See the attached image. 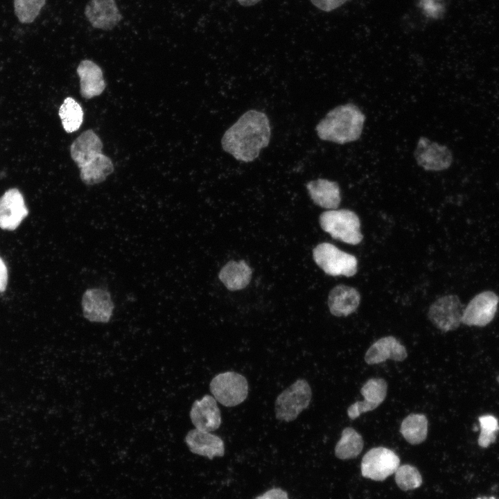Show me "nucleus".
<instances>
[{
	"label": "nucleus",
	"mask_w": 499,
	"mask_h": 499,
	"mask_svg": "<svg viewBox=\"0 0 499 499\" xmlns=\"http://www.w3.org/2000/svg\"><path fill=\"white\" fill-rule=\"evenodd\" d=\"M270 137L268 116L263 112L250 110L225 131L221 145L236 160L247 163L259 156L261 150L268 146Z\"/></svg>",
	"instance_id": "nucleus-1"
},
{
	"label": "nucleus",
	"mask_w": 499,
	"mask_h": 499,
	"mask_svg": "<svg viewBox=\"0 0 499 499\" xmlns=\"http://www.w3.org/2000/svg\"><path fill=\"white\" fill-rule=\"evenodd\" d=\"M103 148L100 138L91 129L82 132L70 146L71 157L87 185L103 182L114 170L112 159L103 153Z\"/></svg>",
	"instance_id": "nucleus-2"
},
{
	"label": "nucleus",
	"mask_w": 499,
	"mask_h": 499,
	"mask_svg": "<svg viewBox=\"0 0 499 499\" xmlns=\"http://www.w3.org/2000/svg\"><path fill=\"white\" fill-rule=\"evenodd\" d=\"M365 119L357 105L349 103L331 110L317 123L315 131L321 140L345 144L360 137Z\"/></svg>",
	"instance_id": "nucleus-3"
},
{
	"label": "nucleus",
	"mask_w": 499,
	"mask_h": 499,
	"mask_svg": "<svg viewBox=\"0 0 499 499\" xmlns=\"http://www.w3.org/2000/svg\"><path fill=\"white\" fill-rule=\"evenodd\" d=\"M321 228L334 239L350 245H357L363 238L360 221L353 211L349 209H332L319 216Z\"/></svg>",
	"instance_id": "nucleus-4"
},
{
	"label": "nucleus",
	"mask_w": 499,
	"mask_h": 499,
	"mask_svg": "<svg viewBox=\"0 0 499 499\" xmlns=\"http://www.w3.org/2000/svg\"><path fill=\"white\" fill-rule=\"evenodd\" d=\"M311 398L312 391L308 383L305 379H297L277 397L274 404L276 418L285 422L294 421L308 407Z\"/></svg>",
	"instance_id": "nucleus-5"
},
{
	"label": "nucleus",
	"mask_w": 499,
	"mask_h": 499,
	"mask_svg": "<svg viewBox=\"0 0 499 499\" xmlns=\"http://www.w3.org/2000/svg\"><path fill=\"white\" fill-rule=\"evenodd\" d=\"M313 257L315 263L331 276L343 275L349 277L357 272L356 257L329 243L318 244L313 250Z\"/></svg>",
	"instance_id": "nucleus-6"
},
{
	"label": "nucleus",
	"mask_w": 499,
	"mask_h": 499,
	"mask_svg": "<svg viewBox=\"0 0 499 499\" xmlns=\"http://www.w3.org/2000/svg\"><path fill=\"white\" fill-rule=\"evenodd\" d=\"M210 391L215 399L226 407L243 403L248 395L245 377L235 371H225L215 376L210 382Z\"/></svg>",
	"instance_id": "nucleus-7"
},
{
	"label": "nucleus",
	"mask_w": 499,
	"mask_h": 499,
	"mask_svg": "<svg viewBox=\"0 0 499 499\" xmlns=\"http://www.w3.org/2000/svg\"><path fill=\"white\" fill-rule=\"evenodd\" d=\"M400 466L399 457L391 449L375 447L368 450L361 462V473L375 481L385 480Z\"/></svg>",
	"instance_id": "nucleus-8"
},
{
	"label": "nucleus",
	"mask_w": 499,
	"mask_h": 499,
	"mask_svg": "<svg viewBox=\"0 0 499 499\" xmlns=\"http://www.w3.org/2000/svg\"><path fill=\"white\" fill-rule=\"evenodd\" d=\"M463 310V305L457 295H446L431 304L428 317L437 329L448 332L459 326Z\"/></svg>",
	"instance_id": "nucleus-9"
},
{
	"label": "nucleus",
	"mask_w": 499,
	"mask_h": 499,
	"mask_svg": "<svg viewBox=\"0 0 499 499\" xmlns=\"http://www.w3.org/2000/svg\"><path fill=\"white\" fill-rule=\"evenodd\" d=\"M417 164L427 171H441L453 163L451 151L444 145L421 137L414 152Z\"/></svg>",
	"instance_id": "nucleus-10"
},
{
	"label": "nucleus",
	"mask_w": 499,
	"mask_h": 499,
	"mask_svg": "<svg viewBox=\"0 0 499 499\" xmlns=\"http://www.w3.org/2000/svg\"><path fill=\"white\" fill-rule=\"evenodd\" d=\"M498 296L491 290L476 295L463 310L462 323L467 326H484L494 318Z\"/></svg>",
	"instance_id": "nucleus-11"
},
{
	"label": "nucleus",
	"mask_w": 499,
	"mask_h": 499,
	"mask_svg": "<svg viewBox=\"0 0 499 499\" xmlns=\"http://www.w3.org/2000/svg\"><path fill=\"white\" fill-rule=\"evenodd\" d=\"M81 304L84 317L91 322L107 323L113 315V301L110 293L104 289H87Z\"/></svg>",
	"instance_id": "nucleus-12"
},
{
	"label": "nucleus",
	"mask_w": 499,
	"mask_h": 499,
	"mask_svg": "<svg viewBox=\"0 0 499 499\" xmlns=\"http://www.w3.org/2000/svg\"><path fill=\"white\" fill-rule=\"evenodd\" d=\"M24 197L16 188L7 190L0 198V228L13 231L28 216Z\"/></svg>",
	"instance_id": "nucleus-13"
},
{
	"label": "nucleus",
	"mask_w": 499,
	"mask_h": 499,
	"mask_svg": "<svg viewBox=\"0 0 499 499\" xmlns=\"http://www.w3.org/2000/svg\"><path fill=\"white\" fill-rule=\"evenodd\" d=\"M387 392V384L385 379L372 378L361 387L360 394L364 397L362 401H356L347 409V415L351 419H356L360 414L374 410L385 400Z\"/></svg>",
	"instance_id": "nucleus-14"
},
{
	"label": "nucleus",
	"mask_w": 499,
	"mask_h": 499,
	"mask_svg": "<svg viewBox=\"0 0 499 499\" xmlns=\"http://www.w3.org/2000/svg\"><path fill=\"white\" fill-rule=\"evenodd\" d=\"M84 13L92 27L103 30H112L123 18L115 0H89Z\"/></svg>",
	"instance_id": "nucleus-15"
},
{
	"label": "nucleus",
	"mask_w": 499,
	"mask_h": 499,
	"mask_svg": "<svg viewBox=\"0 0 499 499\" xmlns=\"http://www.w3.org/2000/svg\"><path fill=\"white\" fill-rule=\"evenodd\" d=\"M189 415L195 428L202 431H214L218 429L222 422L216 400L208 394L193 402Z\"/></svg>",
	"instance_id": "nucleus-16"
},
{
	"label": "nucleus",
	"mask_w": 499,
	"mask_h": 499,
	"mask_svg": "<svg viewBox=\"0 0 499 499\" xmlns=\"http://www.w3.org/2000/svg\"><path fill=\"white\" fill-rule=\"evenodd\" d=\"M184 441L191 453L209 459L225 455L223 440L210 432L197 428L191 430L185 436Z\"/></svg>",
	"instance_id": "nucleus-17"
},
{
	"label": "nucleus",
	"mask_w": 499,
	"mask_h": 499,
	"mask_svg": "<svg viewBox=\"0 0 499 499\" xmlns=\"http://www.w3.org/2000/svg\"><path fill=\"white\" fill-rule=\"evenodd\" d=\"M76 72L80 78V93L84 98L100 96L106 87L101 68L91 60H82Z\"/></svg>",
	"instance_id": "nucleus-18"
},
{
	"label": "nucleus",
	"mask_w": 499,
	"mask_h": 499,
	"mask_svg": "<svg viewBox=\"0 0 499 499\" xmlns=\"http://www.w3.org/2000/svg\"><path fill=\"white\" fill-rule=\"evenodd\" d=\"M408 357L406 348L394 336H386L376 341L367 349L365 361L368 365L379 364L390 359L403 361Z\"/></svg>",
	"instance_id": "nucleus-19"
},
{
	"label": "nucleus",
	"mask_w": 499,
	"mask_h": 499,
	"mask_svg": "<svg viewBox=\"0 0 499 499\" xmlns=\"http://www.w3.org/2000/svg\"><path fill=\"white\" fill-rule=\"evenodd\" d=\"M360 302V295L354 288L346 285H338L330 291L328 306L332 315L336 317H347L354 313Z\"/></svg>",
	"instance_id": "nucleus-20"
},
{
	"label": "nucleus",
	"mask_w": 499,
	"mask_h": 499,
	"mask_svg": "<svg viewBox=\"0 0 499 499\" xmlns=\"http://www.w3.org/2000/svg\"><path fill=\"white\" fill-rule=\"evenodd\" d=\"M306 186L310 198L317 205L330 210L339 207L341 195L337 182L319 178L308 182Z\"/></svg>",
	"instance_id": "nucleus-21"
},
{
	"label": "nucleus",
	"mask_w": 499,
	"mask_h": 499,
	"mask_svg": "<svg viewBox=\"0 0 499 499\" xmlns=\"http://www.w3.org/2000/svg\"><path fill=\"white\" fill-rule=\"evenodd\" d=\"M218 277L228 290H241L250 283L252 270L244 261H230L220 270Z\"/></svg>",
	"instance_id": "nucleus-22"
},
{
	"label": "nucleus",
	"mask_w": 499,
	"mask_h": 499,
	"mask_svg": "<svg viewBox=\"0 0 499 499\" xmlns=\"http://www.w3.org/2000/svg\"><path fill=\"white\" fill-rule=\"evenodd\" d=\"M428 425V419L425 414L412 413L403 420L400 432L409 444H419L427 438Z\"/></svg>",
	"instance_id": "nucleus-23"
},
{
	"label": "nucleus",
	"mask_w": 499,
	"mask_h": 499,
	"mask_svg": "<svg viewBox=\"0 0 499 499\" xmlns=\"http://www.w3.org/2000/svg\"><path fill=\"white\" fill-rule=\"evenodd\" d=\"M363 446L361 435L354 428L347 427L342 431L341 438L335 447V455L340 459H353L359 455Z\"/></svg>",
	"instance_id": "nucleus-24"
},
{
	"label": "nucleus",
	"mask_w": 499,
	"mask_h": 499,
	"mask_svg": "<svg viewBox=\"0 0 499 499\" xmlns=\"http://www.w3.org/2000/svg\"><path fill=\"white\" fill-rule=\"evenodd\" d=\"M58 115L64 131L72 133L80 128L84 119V112L80 105L72 97H67L60 105Z\"/></svg>",
	"instance_id": "nucleus-25"
},
{
	"label": "nucleus",
	"mask_w": 499,
	"mask_h": 499,
	"mask_svg": "<svg viewBox=\"0 0 499 499\" xmlns=\"http://www.w3.org/2000/svg\"><path fill=\"white\" fill-rule=\"evenodd\" d=\"M394 473L396 483L403 491L415 489L422 484L421 475L412 465L399 466Z\"/></svg>",
	"instance_id": "nucleus-26"
},
{
	"label": "nucleus",
	"mask_w": 499,
	"mask_h": 499,
	"mask_svg": "<svg viewBox=\"0 0 499 499\" xmlns=\"http://www.w3.org/2000/svg\"><path fill=\"white\" fill-rule=\"evenodd\" d=\"M46 0H14V10L23 24L33 22L40 15Z\"/></svg>",
	"instance_id": "nucleus-27"
},
{
	"label": "nucleus",
	"mask_w": 499,
	"mask_h": 499,
	"mask_svg": "<svg viewBox=\"0 0 499 499\" xmlns=\"http://www.w3.org/2000/svg\"><path fill=\"white\" fill-rule=\"evenodd\" d=\"M480 434L478 440V445L487 448L496 441L499 430L498 419L493 415L487 414L479 417Z\"/></svg>",
	"instance_id": "nucleus-28"
},
{
	"label": "nucleus",
	"mask_w": 499,
	"mask_h": 499,
	"mask_svg": "<svg viewBox=\"0 0 499 499\" xmlns=\"http://www.w3.org/2000/svg\"><path fill=\"white\" fill-rule=\"evenodd\" d=\"M418 6L423 14L430 19H440L446 12L444 0H418Z\"/></svg>",
	"instance_id": "nucleus-29"
},
{
	"label": "nucleus",
	"mask_w": 499,
	"mask_h": 499,
	"mask_svg": "<svg viewBox=\"0 0 499 499\" xmlns=\"http://www.w3.org/2000/svg\"><path fill=\"white\" fill-rule=\"evenodd\" d=\"M318 9L325 11H332L345 3L348 0H310Z\"/></svg>",
	"instance_id": "nucleus-30"
},
{
	"label": "nucleus",
	"mask_w": 499,
	"mask_h": 499,
	"mask_svg": "<svg viewBox=\"0 0 499 499\" xmlns=\"http://www.w3.org/2000/svg\"><path fill=\"white\" fill-rule=\"evenodd\" d=\"M254 499H289L288 493L281 488H272Z\"/></svg>",
	"instance_id": "nucleus-31"
},
{
	"label": "nucleus",
	"mask_w": 499,
	"mask_h": 499,
	"mask_svg": "<svg viewBox=\"0 0 499 499\" xmlns=\"http://www.w3.org/2000/svg\"><path fill=\"white\" fill-rule=\"evenodd\" d=\"M8 283V270L3 260L0 257V292L6 290Z\"/></svg>",
	"instance_id": "nucleus-32"
},
{
	"label": "nucleus",
	"mask_w": 499,
	"mask_h": 499,
	"mask_svg": "<svg viewBox=\"0 0 499 499\" xmlns=\"http://www.w3.org/2000/svg\"><path fill=\"white\" fill-rule=\"evenodd\" d=\"M243 6H252L258 3L261 0H236Z\"/></svg>",
	"instance_id": "nucleus-33"
},
{
	"label": "nucleus",
	"mask_w": 499,
	"mask_h": 499,
	"mask_svg": "<svg viewBox=\"0 0 499 499\" xmlns=\"http://www.w3.org/2000/svg\"><path fill=\"white\" fill-rule=\"evenodd\" d=\"M477 499H488V498H477ZM489 499H495V498L491 497V498H489Z\"/></svg>",
	"instance_id": "nucleus-34"
},
{
	"label": "nucleus",
	"mask_w": 499,
	"mask_h": 499,
	"mask_svg": "<svg viewBox=\"0 0 499 499\" xmlns=\"http://www.w3.org/2000/svg\"><path fill=\"white\" fill-rule=\"evenodd\" d=\"M497 380H498V383H499V376L498 377Z\"/></svg>",
	"instance_id": "nucleus-35"
}]
</instances>
